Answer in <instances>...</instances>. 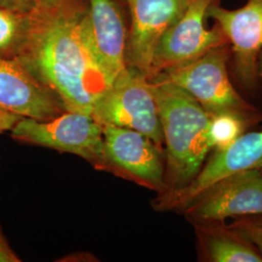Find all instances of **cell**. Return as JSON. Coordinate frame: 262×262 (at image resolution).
<instances>
[{
	"label": "cell",
	"instance_id": "obj_13",
	"mask_svg": "<svg viewBox=\"0 0 262 262\" xmlns=\"http://www.w3.org/2000/svg\"><path fill=\"white\" fill-rule=\"evenodd\" d=\"M0 110L50 121L66 112L58 97L18 59L0 58Z\"/></svg>",
	"mask_w": 262,
	"mask_h": 262
},
{
	"label": "cell",
	"instance_id": "obj_23",
	"mask_svg": "<svg viewBox=\"0 0 262 262\" xmlns=\"http://www.w3.org/2000/svg\"><path fill=\"white\" fill-rule=\"evenodd\" d=\"M259 171H260V173H261V175H262V167H261V168L259 169Z\"/></svg>",
	"mask_w": 262,
	"mask_h": 262
},
{
	"label": "cell",
	"instance_id": "obj_11",
	"mask_svg": "<svg viewBox=\"0 0 262 262\" xmlns=\"http://www.w3.org/2000/svg\"><path fill=\"white\" fill-rule=\"evenodd\" d=\"M207 17L215 19L231 45L237 78L244 86L252 89L258 75L262 51V0H248L236 10L225 9L213 2Z\"/></svg>",
	"mask_w": 262,
	"mask_h": 262
},
{
	"label": "cell",
	"instance_id": "obj_7",
	"mask_svg": "<svg viewBox=\"0 0 262 262\" xmlns=\"http://www.w3.org/2000/svg\"><path fill=\"white\" fill-rule=\"evenodd\" d=\"M213 2L215 0H190L183 15L159 39L147 78L187 66L215 48L229 44L217 25L205 28L207 10Z\"/></svg>",
	"mask_w": 262,
	"mask_h": 262
},
{
	"label": "cell",
	"instance_id": "obj_21",
	"mask_svg": "<svg viewBox=\"0 0 262 262\" xmlns=\"http://www.w3.org/2000/svg\"><path fill=\"white\" fill-rule=\"evenodd\" d=\"M258 74H260L262 78V51L258 58Z\"/></svg>",
	"mask_w": 262,
	"mask_h": 262
},
{
	"label": "cell",
	"instance_id": "obj_6",
	"mask_svg": "<svg viewBox=\"0 0 262 262\" xmlns=\"http://www.w3.org/2000/svg\"><path fill=\"white\" fill-rule=\"evenodd\" d=\"M102 170L158 192L165 189V152L139 131L103 126Z\"/></svg>",
	"mask_w": 262,
	"mask_h": 262
},
{
	"label": "cell",
	"instance_id": "obj_3",
	"mask_svg": "<svg viewBox=\"0 0 262 262\" xmlns=\"http://www.w3.org/2000/svg\"><path fill=\"white\" fill-rule=\"evenodd\" d=\"M229 55L227 44L187 66L159 74L190 94L211 117L231 114L252 125L261 120V114L247 102L231 84L227 71Z\"/></svg>",
	"mask_w": 262,
	"mask_h": 262
},
{
	"label": "cell",
	"instance_id": "obj_18",
	"mask_svg": "<svg viewBox=\"0 0 262 262\" xmlns=\"http://www.w3.org/2000/svg\"><path fill=\"white\" fill-rule=\"evenodd\" d=\"M33 3L30 0H0V7L12 10L15 12L26 13L33 8Z\"/></svg>",
	"mask_w": 262,
	"mask_h": 262
},
{
	"label": "cell",
	"instance_id": "obj_4",
	"mask_svg": "<svg viewBox=\"0 0 262 262\" xmlns=\"http://www.w3.org/2000/svg\"><path fill=\"white\" fill-rule=\"evenodd\" d=\"M101 125L139 131L162 147L164 138L158 106L147 77L128 67L115 78L111 86L95 102L92 112Z\"/></svg>",
	"mask_w": 262,
	"mask_h": 262
},
{
	"label": "cell",
	"instance_id": "obj_20",
	"mask_svg": "<svg viewBox=\"0 0 262 262\" xmlns=\"http://www.w3.org/2000/svg\"><path fill=\"white\" fill-rule=\"evenodd\" d=\"M21 118L24 117L17 114L0 110V133L11 130Z\"/></svg>",
	"mask_w": 262,
	"mask_h": 262
},
{
	"label": "cell",
	"instance_id": "obj_17",
	"mask_svg": "<svg viewBox=\"0 0 262 262\" xmlns=\"http://www.w3.org/2000/svg\"><path fill=\"white\" fill-rule=\"evenodd\" d=\"M228 225L252 242L262 254V215L235 217L234 222Z\"/></svg>",
	"mask_w": 262,
	"mask_h": 262
},
{
	"label": "cell",
	"instance_id": "obj_9",
	"mask_svg": "<svg viewBox=\"0 0 262 262\" xmlns=\"http://www.w3.org/2000/svg\"><path fill=\"white\" fill-rule=\"evenodd\" d=\"M180 213L191 224L262 215V175L259 169L235 173L219 180Z\"/></svg>",
	"mask_w": 262,
	"mask_h": 262
},
{
	"label": "cell",
	"instance_id": "obj_15",
	"mask_svg": "<svg viewBox=\"0 0 262 262\" xmlns=\"http://www.w3.org/2000/svg\"><path fill=\"white\" fill-rule=\"evenodd\" d=\"M28 27L29 12L0 7V58H18L27 40Z\"/></svg>",
	"mask_w": 262,
	"mask_h": 262
},
{
	"label": "cell",
	"instance_id": "obj_14",
	"mask_svg": "<svg viewBox=\"0 0 262 262\" xmlns=\"http://www.w3.org/2000/svg\"><path fill=\"white\" fill-rule=\"evenodd\" d=\"M199 260L205 262H262L259 250L225 222L192 224Z\"/></svg>",
	"mask_w": 262,
	"mask_h": 262
},
{
	"label": "cell",
	"instance_id": "obj_22",
	"mask_svg": "<svg viewBox=\"0 0 262 262\" xmlns=\"http://www.w3.org/2000/svg\"><path fill=\"white\" fill-rule=\"evenodd\" d=\"M49 1H52V0H30V2L34 4H37V3H45V2H49Z\"/></svg>",
	"mask_w": 262,
	"mask_h": 262
},
{
	"label": "cell",
	"instance_id": "obj_10",
	"mask_svg": "<svg viewBox=\"0 0 262 262\" xmlns=\"http://www.w3.org/2000/svg\"><path fill=\"white\" fill-rule=\"evenodd\" d=\"M128 13L126 66L149 75L151 58L163 33L183 15L190 0H123Z\"/></svg>",
	"mask_w": 262,
	"mask_h": 262
},
{
	"label": "cell",
	"instance_id": "obj_8",
	"mask_svg": "<svg viewBox=\"0 0 262 262\" xmlns=\"http://www.w3.org/2000/svg\"><path fill=\"white\" fill-rule=\"evenodd\" d=\"M262 167V130L243 133L223 150H213L186 187L158 194L151 202L159 212L180 213L207 187L235 173Z\"/></svg>",
	"mask_w": 262,
	"mask_h": 262
},
{
	"label": "cell",
	"instance_id": "obj_1",
	"mask_svg": "<svg viewBox=\"0 0 262 262\" xmlns=\"http://www.w3.org/2000/svg\"><path fill=\"white\" fill-rule=\"evenodd\" d=\"M86 0H52L29 11L18 56L56 94L66 111L92 115L113 81L95 59L84 32Z\"/></svg>",
	"mask_w": 262,
	"mask_h": 262
},
{
	"label": "cell",
	"instance_id": "obj_5",
	"mask_svg": "<svg viewBox=\"0 0 262 262\" xmlns=\"http://www.w3.org/2000/svg\"><path fill=\"white\" fill-rule=\"evenodd\" d=\"M10 131L15 140L73 154L102 170L103 125L92 115L66 111L50 121L21 118Z\"/></svg>",
	"mask_w": 262,
	"mask_h": 262
},
{
	"label": "cell",
	"instance_id": "obj_16",
	"mask_svg": "<svg viewBox=\"0 0 262 262\" xmlns=\"http://www.w3.org/2000/svg\"><path fill=\"white\" fill-rule=\"evenodd\" d=\"M249 125L250 124L242 118L231 114H222L211 117L209 134L213 150L227 148L245 133Z\"/></svg>",
	"mask_w": 262,
	"mask_h": 262
},
{
	"label": "cell",
	"instance_id": "obj_19",
	"mask_svg": "<svg viewBox=\"0 0 262 262\" xmlns=\"http://www.w3.org/2000/svg\"><path fill=\"white\" fill-rule=\"evenodd\" d=\"M19 256L14 253L5 239L0 227V262H19Z\"/></svg>",
	"mask_w": 262,
	"mask_h": 262
},
{
	"label": "cell",
	"instance_id": "obj_12",
	"mask_svg": "<svg viewBox=\"0 0 262 262\" xmlns=\"http://www.w3.org/2000/svg\"><path fill=\"white\" fill-rule=\"evenodd\" d=\"M84 32L95 59L114 81L126 68L128 13L123 0H86Z\"/></svg>",
	"mask_w": 262,
	"mask_h": 262
},
{
	"label": "cell",
	"instance_id": "obj_2",
	"mask_svg": "<svg viewBox=\"0 0 262 262\" xmlns=\"http://www.w3.org/2000/svg\"><path fill=\"white\" fill-rule=\"evenodd\" d=\"M147 79L165 145V189L161 192L164 193L186 187L203 166L213 150L209 134L211 116L190 94L163 76Z\"/></svg>",
	"mask_w": 262,
	"mask_h": 262
}]
</instances>
